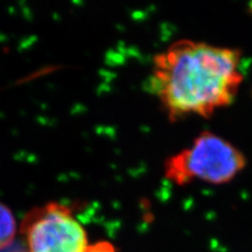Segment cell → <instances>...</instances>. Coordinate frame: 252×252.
<instances>
[{
	"instance_id": "cell-1",
	"label": "cell",
	"mask_w": 252,
	"mask_h": 252,
	"mask_svg": "<svg viewBox=\"0 0 252 252\" xmlns=\"http://www.w3.org/2000/svg\"><path fill=\"white\" fill-rule=\"evenodd\" d=\"M241 63L239 49L181 39L154 57L147 85L169 121L209 118L235 100Z\"/></svg>"
},
{
	"instance_id": "cell-2",
	"label": "cell",
	"mask_w": 252,
	"mask_h": 252,
	"mask_svg": "<svg viewBox=\"0 0 252 252\" xmlns=\"http://www.w3.org/2000/svg\"><path fill=\"white\" fill-rule=\"evenodd\" d=\"M247 158L241 149L217 133L206 130L192 143L164 163V177L184 186L200 181L211 185L230 183L245 169Z\"/></svg>"
},
{
	"instance_id": "cell-3",
	"label": "cell",
	"mask_w": 252,
	"mask_h": 252,
	"mask_svg": "<svg viewBox=\"0 0 252 252\" xmlns=\"http://www.w3.org/2000/svg\"><path fill=\"white\" fill-rule=\"evenodd\" d=\"M21 233L29 252H85L90 246L83 226L60 203L31 210L22 220Z\"/></svg>"
},
{
	"instance_id": "cell-4",
	"label": "cell",
	"mask_w": 252,
	"mask_h": 252,
	"mask_svg": "<svg viewBox=\"0 0 252 252\" xmlns=\"http://www.w3.org/2000/svg\"><path fill=\"white\" fill-rule=\"evenodd\" d=\"M17 233V223L12 210L0 202V250L11 246Z\"/></svg>"
},
{
	"instance_id": "cell-5",
	"label": "cell",
	"mask_w": 252,
	"mask_h": 252,
	"mask_svg": "<svg viewBox=\"0 0 252 252\" xmlns=\"http://www.w3.org/2000/svg\"><path fill=\"white\" fill-rule=\"evenodd\" d=\"M85 252H116L114 246L108 242H99L90 245Z\"/></svg>"
},
{
	"instance_id": "cell-6",
	"label": "cell",
	"mask_w": 252,
	"mask_h": 252,
	"mask_svg": "<svg viewBox=\"0 0 252 252\" xmlns=\"http://www.w3.org/2000/svg\"><path fill=\"white\" fill-rule=\"evenodd\" d=\"M249 11H250L251 14H252V2L249 4Z\"/></svg>"
}]
</instances>
